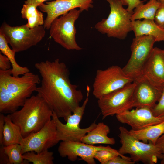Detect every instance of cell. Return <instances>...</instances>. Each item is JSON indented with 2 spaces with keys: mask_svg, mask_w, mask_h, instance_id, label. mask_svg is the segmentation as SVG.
<instances>
[{
  "mask_svg": "<svg viewBox=\"0 0 164 164\" xmlns=\"http://www.w3.org/2000/svg\"><path fill=\"white\" fill-rule=\"evenodd\" d=\"M162 92L158 101L152 108L154 115L157 117L164 118V84L162 86Z\"/></svg>",
  "mask_w": 164,
  "mask_h": 164,
  "instance_id": "obj_28",
  "label": "cell"
},
{
  "mask_svg": "<svg viewBox=\"0 0 164 164\" xmlns=\"http://www.w3.org/2000/svg\"><path fill=\"white\" fill-rule=\"evenodd\" d=\"M109 4L110 13L95 25V29L109 37L123 40L131 29V16L133 13L123 7L121 0H105Z\"/></svg>",
  "mask_w": 164,
  "mask_h": 164,
  "instance_id": "obj_4",
  "label": "cell"
},
{
  "mask_svg": "<svg viewBox=\"0 0 164 164\" xmlns=\"http://www.w3.org/2000/svg\"><path fill=\"white\" fill-rule=\"evenodd\" d=\"M5 115L3 114H0V145H2L3 132L5 125Z\"/></svg>",
  "mask_w": 164,
  "mask_h": 164,
  "instance_id": "obj_35",
  "label": "cell"
},
{
  "mask_svg": "<svg viewBox=\"0 0 164 164\" xmlns=\"http://www.w3.org/2000/svg\"><path fill=\"white\" fill-rule=\"evenodd\" d=\"M160 3L157 0H149L145 4L143 3L139 5L134 9L131 16V21L142 19L154 20Z\"/></svg>",
  "mask_w": 164,
  "mask_h": 164,
  "instance_id": "obj_23",
  "label": "cell"
},
{
  "mask_svg": "<svg viewBox=\"0 0 164 164\" xmlns=\"http://www.w3.org/2000/svg\"><path fill=\"white\" fill-rule=\"evenodd\" d=\"M3 148L5 152L8 157L10 164L29 163V162L23 158L20 144L4 146Z\"/></svg>",
  "mask_w": 164,
  "mask_h": 164,
  "instance_id": "obj_26",
  "label": "cell"
},
{
  "mask_svg": "<svg viewBox=\"0 0 164 164\" xmlns=\"http://www.w3.org/2000/svg\"><path fill=\"white\" fill-rule=\"evenodd\" d=\"M160 5L156 12L154 21L160 27L164 29V2L160 1Z\"/></svg>",
  "mask_w": 164,
  "mask_h": 164,
  "instance_id": "obj_29",
  "label": "cell"
},
{
  "mask_svg": "<svg viewBox=\"0 0 164 164\" xmlns=\"http://www.w3.org/2000/svg\"><path fill=\"white\" fill-rule=\"evenodd\" d=\"M131 29L135 36L149 35L153 37L156 42L164 41V29L158 25L154 20L143 19L132 21Z\"/></svg>",
  "mask_w": 164,
  "mask_h": 164,
  "instance_id": "obj_18",
  "label": "cell"
},
{
  "mask_svg": "<svg viewBox=\"0 0 164 164\" xmlns=\"http://www.w3.org/2000/svg\"><path fill=\"white\" fill-rule=\"evenodd\" d=\"M23 138L20 128L12 121L9 114L5 116L2 145L7 146L20 144Z\"/></svg>",
  "mask_w": 164,
  "mask_h": 164,
  "instance_id": "obj_21",
  "label": "cell"
},
{
  "mask_svg": "<svg viewBox=\"0 0 164 164\" xmlns=\"http://www.w3.org/2000/svg\"><path fill=\"white\" fill-rule=\"evenodd\" d=\"M53 113L46 102L36 95L28 98L21 109L9 114L25 138L42 128L52 118Z\"/></svg>",
  "mask_w": 164,
  "mask_h": 164,
  "instance_id": "obj_3",
  "label": "cell"
},
{
  "mask_svg": "<svg viewBox=\"0 0 164 164\" xmlns=\"http://www.w3.org/2000/svg\"><path fill=\"white\" fill-rule=\"evenodd\" d=\"M94 0H55L43 3L38 7L41 11L47 14L44 21V27L49 29L54 19L73 9L78 8L81 12L88 11L93 7V3Z\"/></svg>",
  "mask_w": 164,
  "mask_h": 164,
  "instance_id": "obj_13",
  "label": "cell"
},
{
  "mask_svg": "<svg viewBox=\"0 0 164 164\" xmlns=\"http://www.w3.org/2000/svg\"><path fill=\"white\" fill-rule=\"evenodd\" d=\"M11 64L9 59L4 55L0 53V70H6L11 68Z\"/></svg>",
  "mask_w": 164,
  "mask_h": 164,
  "instance_id": "obj_31",
  "label": "cell"
},
{
  "mask_svg": "<svg viewBox=\"0 0 164 164\" xmlns=\"http://www.w3.org/2000/svg\"><path fill=\"white\" fill-rule=\"evenodd\" d=\"M120 155L124 156L120 154L118 151L109 146L106 149L99 150L95 154L94 158L101 164H106L109 161L115 157Z\"/></svg>",
  "mask_w": 164,
  "mask_h": 164,
  "instance_id": "obj_27",
  "label": "cell"
},
{
  "mask_svg": "<svg viewBox=\"0 0 164 164\" xmlns=\"http://www.w3.org/2000/svg\"><path fill=\"white\" fill-rule=\"evenodd\" d=\"M136 83L133 82L106 94L98 99L97 104L103 119L133 107V95Z\"/></svg>",
  "mask_w": 164,
  "mask_h": 164,
  "instance_id": "obj_10",
  "label": "cell"
},
{
  "mask_svg": "<svg viewBox=\"0 0 164 164\" xmlns=\"http://www.w3.org/2000/svg\"><path fill=\"white\" fill-rule=\"evenodd\" d=\"M0 50L1 53L5 55L10 62L12 73L13 76L18 77L30 71L27 67L21 66L17 63L15 58L16 52L9 47L4 36L1 32H0Z\"/></svg>",
  "mask_w": 164,
  "mask_h": 164,
  "instance_id": "obj_22",
  "label": "cell"
},
{
  "mask_svg": "<svg viewBox=\"0 0 164 164\" xmlns=\"http://www.w3.org/2000/svg\"><path fill=\"white\" fill-rule=\"evenodd\" d=\"M82 12L76 9L71 10L53 20L50 28V36L56 43L69 50L82 49L76 39L75 22Z\"/></svg>",
  "mask_w": 164,
  "mask_h": 164,
  "instance_id": "obj_8",
  "label": "cell"
},
{
  "mask_svg": "<svg viewBox=\"0 0 164 164\" xmlns=\"http://www.w3.org/2000/svg\"><path fill=\"white\" fill-rule=\"evenodd\" d=\"M130 157L117 156L109 161L106 164H134Z\"/></svg>",
  "mask_w": 164,
  "mask_h": 164,
  "instance_id": "obj_30",
  "label": "cell"
},
{
  "mask_svg": "<svg viewBox=\"0 0 164 164\" xmlns=\"http://www.w3.org/2000/svg\"><path fill=\"white\" fill-rule=\"evenodd\" d=\"M86 89V97L82 105L77 107L68 116L66 124L62 123L59 118L53 113L52 118L56 124L57 138L59 141L81 142L82 138L96 126L97 124L94 122L87 128H82L80 127V122L89 100L90 87L87 86Z\"/></svg>",
  "mask_w": 164,
  "mask_h": 164,
  "instance_id": "obj_9",
  "label": "cell"
},
{
  "mask_svg": "<svg viewBox=\"0 0 164 164\" xmlns=\"http://www.w3.org/2000/svg\"><path fill=\"white\" fill-rule=\"evenodd\" d=\"M59 142L56 124L52 118L40 130L23 138L20 144L23 154L28 152L39 153L48 150Z\"/></svg>",
  "mask_w": 164,
  "mask_h": 164,
  "instance_id": "obj_12",
  "label": "cell"
},
{
  "mask_svg": "<svg viewBox=\"0 0 164 164\" xmlns=\"http://www.w3.org/2000/svg\"><path fill=\"white\" fill-rule=\"evenodd\" d=\"M3 147V145H0V164H10L8 157L5 152Z\"/></svg>",
  "mask_w": 164,
  "mask_h": 164,
  "instance_id": "obj_34",
  "label": "cell"
},
{
  "mask_svg": "<svg viewBox=\"0 0 164 164\" xmlns=\"http://www.w3.org/2000/svg\"><path fill=\"white\" fill-rule=\"evenodd\" d=\"M155 42V38L149 35L135 36L133 39L130 46V57L122 69L125 73L133 82L142 78L143 68L151 54Z\"/></svg>",
  "mask_w": 164,
  "mask_h": 164,
  "instance_id": "obj_7",
  "label": "cell"
},
{
  "mask_svg": "<svg viewBox=\"0 0 164 164\" xmlns=\"http://www.w3.org/2000/svg\"><path fill=\"white\" fill-rule=\"evenodd\" d=\"M35 6L24 4L21 10L22 17L27 20L26 24L29 28L42 26L44 24L43 15L39 11Z\"/></svg>",
  "mask_w": 164,
  "mask_h": 164,
  "instance_id": "obj_24",
  "label": "cell"
},
{
  "mask_svg": "<svg viewBox=\"0 0 164 164\" xmlns=\"http://www.w3.org/2000/svg\"><path fill=\"white\" fill-rule=\"evenodd\" d=\"M133 82L118 66L112 65L105 70L98 69L93 84V94L98 99Z\"/></svg>",
  "mask_w": 164,
  "mask_h": 164,
  "instance_id": "obj_11",
  "label": "cell"
},
{
  "mask_svg": "<svg viewBox=\"0 0 164 164\" xmlns=\"http://www.w3.org/2000/svg\"><path fill=\"white\" fill-rule=\"evenodd\" d=\"M38 75L30 71L21 77L12 74L11 68L0 70V112L10 114L22 107L40 83Z\"/></svg>",
  "mask_w": 164,
  "mask_h": 164,
  "instance_id": "obj_2",
  "label": "cell"
},
{
  "mask_svg": "<svg viewBox=\"0 0 164 164\" xmlns=\"http://www.w3.org/2000/svg\"><path fill=\"white\" fill-rule=\"evenodd\" d=\"M50 0H26L25 1V4L33 5L36 7L43 4L46 1Z\"/></svg>",
  "mask_w": 164,
  "mask_h": 164,
  "instance_id": "obj_36",
  "label": "cell"
},
{
  "mask_svg": "<svg viewBox=\"0 0 164 164\" xmlns=\"http://www.w3.org/2000/svg\"><path fill=\"white\" fill-rule=\"evenodd\" d=\"M120 122L129 125L132 130L142 129L164 121V118L157 117L153 114L152 108L147 107L136 108L116 115Z\"/></svg>",
  "mask_w": 164,
  "mask_h": 164,
  "instance_id": "obj_14",
  "label": "cell"
},
{
  "mask_svg": "<svg viewBox=\"0 0 164 164\" xmlns=\"http://www.w3.org/2000/svg\"><path fill=\"white\" fill-rule=\"evenodd\" d=\"M53 153L48 150L39 153L34 151L27 152L23 154L24 159L33 164H53Z\"/></svg>",
  "mask_w": 164,
  "mask_h": 164,
  "instance_id": "obj_25",
  "label": "cell"
},
{
  "mask_svg": "<svg viewBox=\"0 0 164 164\" xmlns=\"http://www.w3.org/2000/svg\"><path fill=\"white\" fill-rule=\"evenodd\" d=\"M161 2H164V0H157Z\"/></svg>",
  "mask_w": 164,
  "mask_h": 164,
  "instance_id": "obj_37",
  "label": "cell"
},
{
  "mask_svg": "<svg viewBox=\"0 0 164 164\" xmlns=\"http://www.w3.org/2000/svg\"><path fill=\"white\" fill-rule=\"evenodd\" d=\"M124 5H128L127 10L129 11L133 12V9L139 5L143 3L140 0H121Z\"/></svg>",
  "mask_w": 164,
  "mask_h": 164,
  "instance_id": "obj_32",
  "label": "cell"
},
{
  "mask_svg": "<svg viewBox=\"0 0 164 164\" xmlns=\"http://www.w3.org/2000/svg\"><path fill=\"white\" fill-rule=\"evenodd\" d=\"M110 132V129L108 125L103 122H99L82 138L81 142L91 145L96 144L113 145L115 144V141L114 138L108 136Z\"/></svg>",
  "mask_w": 164,
  "mask_h": 164,
  "instance_id": "obj_19",
  "label": "cell"
},
{
  "mask_svg": "<svg viewBox=\"0 0 164 164\" xmlns=\"http://www.w3.org/2000/svg\"><path fill=\"white\" fill-rule=\"evenodd\" d=\"M41 77L40 85L36 92L58 118L66 121L79 106L83 98L81 91L72 84L65 64L56 59L35 65Z\"/></svg>",
  "mask_w": 164,
  "mask_h": 164,
  "instance_id": "obj_1",
  "label": "cell"
},
{
  "mask_svg": "<svg viewBox=\"0 0 164 164\" xmlns=\"http://www.w3.org/2000/svg\"><path fill=\"white\" fill-rule=\"evenodd\" d=\"M119 130L118 137L121 146L118 151L120 154H128L132 161L145 164H155L158 159H162V154L155 144L136 139L123 126H120Z\"/></svg>",
  "mask_w": 164,
  "mask_h": 164,
  "instance_id": "obj_5",
  "label": "cell"
},
{
  "mask_svg": "<svg viewBox=\"0 0 164 164\" xmlns=\"http://www.w3.org/2000/svg\"><path fill=\"white\" fill-rule=\"evenodd\" d=\"M142 78L151 84L162 87L164 84V52L154 47L143 68Z\"/></svg>",
  "mask_w": 164,
  "mask_h": 164,
  "instance_id": "obj_16",
  "label": "cell"
},
{
  "mask_svg": "<svg viewBox=\"0 0 164 164\" xmlns=\"http://www.w3.org/2000/svg\"><path fill=\"white\" fill-rule=\"evenodd\" d=\"M133 95V107L153 108L162 92V87L154 85L143 78L136 82Z\"/></svg>",
  "mask_w": 164,
  "mask_h": 164,
  "instance_id": "obj_17",
  "label": "cell"
},
{
  "mask_svg": "<svg viewBox=\"0 0 164 164\" xmlns=\"http://www.w3.org/2000/svg\"><path fill=\"white\" fill-rule=\"evenodd\" d=\"M109 146H95L82 142L62 141L58 151L60 156L67 157L71 161H75L78 157L88 164H95L94 156L96 152L100 150L106 149Z\"/></svg>",
  "mask_w": 164,
  "mask_h": 164,
  "instance_id": "obj_15",
  "label": "cell"
},
{
  "mask_svg": "<svg viewBox=\"0 0 164 164\" xmlns=\"http://www.w3.org/2000/svg\"><path fill=\"white\" fill-rule=\"evenodd\" d=\"M130 134L136 139L145 142H150L154 144L164 133V121L144 129L129 130Z\"/></svg>",
  "mask_w": 164,
  "mask_h": 164,
  "instance_id": "obj_20",
  "label": "cell"
},
{
  "mask_svg": "<svg viewBox=\"0 0 164 164\" xmlns=\"http://www.w3.org/2000/svg\"><path fill=\"white\" fill-rule=\"evenodd\" d=\"M163 50V51H164V50Z\"/></svg>",
  "mask_w": 164,
  "mask_h": 164,
  "instance_id": "obj_38",
  "label": "cell"
},
{
  "mask_svg": "<svg viewBox=\"0 0 164 164\" xmlns=\"http://www.w3.org/2000/svg\"><path fill=\"white\" fill-rule=\"evenodd\" d=\"M155 145L160 150L162 154V158L161 164H164V133L158 138Z\"/></svg>",
  "mask_w": 164,
  "mask_h": 164,
  "instance_id": "obj_33",
  "label": "cell"
},
{
  "mask_svg": "<svg viewBox=\"0 0 164 164\" xmlns=\"http://www.w3.org/2000/svg\"><path fill=\"white\" fill-rule=\"evenodd\" d=\"M45 29L43 26L31 28L26 24L12 26L4 22L1 26L0 32L12 50L17 53L36 45L45 36Z\"/></svg>",
  "mask_w": 164,
  "mask_h": 164,
  "instance_id": "obj_6",
  "label": "cell"
}]
</instances>
